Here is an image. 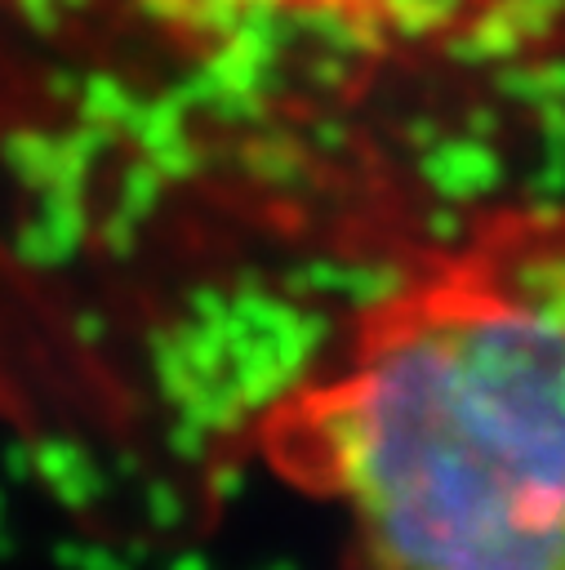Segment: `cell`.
I'll list each match as a JSON object with an SVG mask.
<instances>
[{"mask_svg": "<svg viewBox=\"0 0 565 570\" xmlns=\"http://www.w3.org/2000/svg\"><path fill=\"white\" fill-rule=\"evenodd\" d=\"M351 570H565V200H507L365 298L240 428Z\"/></svg>", "mask_w": 565, "mask_h": 570, "instance_id": "obj_1", "label": "cell"}, {"mask_svg": "<svg viewBox=\"0 0 565 570\" xmlns=\"http://www.w3.org/2000/svg\"><path fill=\"white\" fill-rule=\"evenodd\" d=\"M467 4H480L485 9V4H507V0H467Z\"/></svg>", "mask_w": 565, "mask_h": 570, "instance_id": "obj_2", "label": "cell"}, {"mask_svg": "<svg viewBox=\"0 0 565 570\" xmlns=\"http://www.w3.org/2000/svg\"><path fill=\"white\" fill-rule=\"evenodd\" d=\"M334 4H338V0H334Z\"/></svg>", "mask_w": 565, "mask_h": 570, "instance_id": "obj_3", "label": "cell"}]
</instances>
